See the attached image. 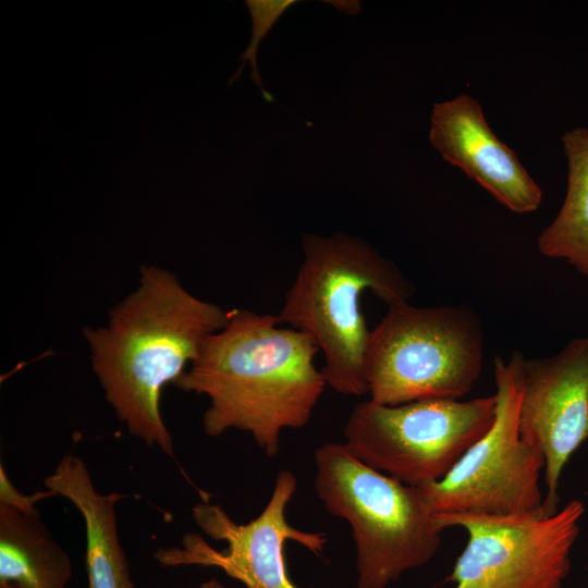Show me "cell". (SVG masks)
<instances>
[{"label": "cell", "instance_id": "obj_15", "mask_svg": "<svg viewBox=\"0 0 588 588\" xmlns=\"http://www.w3.org/2000/svg\"><path fill=\"white\" fill-rule=\"evenodd\" d=\"M294 3L295 0H247L245 1L252 17V37L246 50L240 56L242 63L234 75L230 78L229 84H233L237 79L245 66L246 61L252 65V81L260 87L265 99L271 100V97L266 94L261 84L257 66V51L262 38L267 36L273 24L279 17Z\"/></svg>", "mask_w": 588, "mask_h": 588}, {"label": "cell", "instance_id": "obj_6", "mask_svg": "<svg viewBox=\"0 0 588 588\" xmlns=\"http://www.w3.org/2000/svg\"><path fill=\"white\" fill-rule=\"evenodd\" d=\"M495 395L356 404L344 427V444L359 461L409 486L441 480L491 427Z\"/></svg>", "mask_w": 588, "mask_h": 588}, {"label": "cell", "instance_id": "obj_7", "mask_svg": "<svg viewBox=\"0 0 588 588\" xmlns=\"http://www.w3.org/2000/svg\"><path fill=\"white\" fill-rule=\"evenodd\" d=\"M526 358L495 357L497 408L491 427L437 482L420 486L438 514L520 515L542 512V453L519 431L518 412Z\"/></svg>", "mask_w": 588, "mask_h": 588}, {"label": "cell", "instance_id": "obj_3", "mask_svg": "<svg viewBox=\"0 0 588 588\" xmlns=\"http://www.w3.org/2000/svg\"><path fill=\"white\" fill-rule=\"evenodd\" d=\"M304 260L277 316L309 335L323 354L327 385L343 395L368 393L365 357L370 331L360 307L371 291L388 307L407 302L413 286L367 241L336 232L302 234Z\"/></svg>", "mask_w": 588, "mask_h": 588}, {"label": "cell", "instance_id": "obj_13", "mask_svg": "<svg viewBox=\"0 0 588 588\" xmlns=\"http://www.w3.org/2000/svg\"><path fill=\"white\" fill-rule=\"evenodd\" d=\"M72 576L66 551L40 519L0 505V583L23 588H65Z\"/></svg>", "mask_w": 588, "mask_h": 588}, {"label": "cell", "instance_id": "obj_9", "mask_svg": "<svg viewBox=\"0 0 588 588\" xmlns=\"http://www.w3.org/2000/svg\"><path fill=\"white\" fill-rule=\"evenodd\" d=\"M296 486L293 473L281 470L267 505L247 524H236L219 504H196L192 510L195 524L211 539L224 541L225 549L216 550L200 535L189 532L180 547L160 548L154 558L162 566L219 567L246 588H297L287 575L285 542L295 541L319 554L327 538L323 532L302 531L287 523L285 509Z\"/></svg>", "mask_w": 588, "mask_h": 588}, {"label": "cell", "instance_id": "obj_2", "mask_svg": "<svg viewBox=\"0 0 588 588\" xmlns=\"http://www.w3.org/2000/svg\"><path fill=\"white\" fill-rule=\"evenodd\" d=\"M318 352L309 335L281 327L277 316L235 308L172 384L209 399L203 415L208 437L249 432L273 457L281 431L304 427L327 385L315 365Z\"/></svg>", "mask_w": 588, "mask_h": 588}, {"label": "cell", "instance_id": "obj_18", "mask_svg": "<svg viewBox=\"0 0 588 588\" xmlns=\"http://www.w3.org/2000/svg\"><path fill=\"white\" fill-rule=\"evenodd\" d=\"M0 588H23V587L15 583L3 581V583H0Z\"/></svg>", "mask_w": 588, "mask_h": 588}, {"label": "cell", "instance_id": "obj_5", "mask_svg": "<svg viewBox=\"0 0 588 588\" xmlns=\"http://www.w3.org/2000/svg\"><path fill=\"white\" fill-rule=\"evenodd\" d=\"M482 360V326L470 307L390 306L369 335V400L383 405L461 400L478 380Z\"/></svg>", "mask_w": 588, "mask_h": 588}, {"label": "cell", "instance_id": "obj_14", "mask_svg": "<svg viewBox=\"0 0 588 588\" xmlns=\"http://www.w3.org/2000/svg\"><path fill=\"white\" fill-rule=\"evenodd\" d=\"M567 160L563 204L539 234L537 247L549 258L565 259L588 277V128H572L562 136Z\"/></svg>", "mask_w": 588, "mask_h": 588}, {"label": "cell", "instance_id": "obj_16", "mask_svg": "<svg viewBox=\"0 0 588 588\" xmlns=\"http://www.w3.org/2000/svg\"><path fill=\"white\" fill-rule=\"evenodd\" d=\"M51 490H37L33 494L21 493L10 481L5 469L0 465V505H5L29 515H38L40 512L35 504L44 499L54 497Z\"/></svg>", "mask_w": 588, "mask_h": 588}, {"label": "cell", "instance_id": "obj_1", "mask_svg": "<svg viewBox=\"0 0 588 588\" xmlns=\"http://www.w3.org/2000/svg\"><path fill=\"white\" fill-rule=\"evenodd\" d=\"M229 310L189 293L170 270L143 265L137 286L108 311L107 323L85 327L91 369L128 432L173 455L162 418L163 388L198 356Z\"/></svg>", "mask_w": 588, "mask_h": 588}, {"label": "cell", "instance_id": "obj_4", "mask_svg": "<svg viewBox=\"0 0 588 588\" xmlns=\"http://www.w3.org/2000/svg\"><path fill=\"white\" fill-rule=\"evenodd\" d=\"M315 465L319 500L352 528L358 588H385L436 555L444 529L419 487L366 465L344 443L320 445Z\"/></svg>", "mask_w": 588, "mask_h": 588}, {"label": "cell", "instance_id": "obj_17", "mask_svg": "<svg viewBox=\"0 0 588 588\" xmlns=\"http://www.w3.org/2000/svg\"><path fill=\"white\" fill-rule=\"evenodd\" d=\"M199 588H225L218 579L211 578L200 584Z\"/></svg>", "mask_w": 588, "mask_h": 588}, {"label": "cell", "instance_id": "obj_12", "mask_svg": "<svg viewBox=\"0 0 588 588\" xmlns=\"http://www.w3.org/2000/svg\"><path fill=\"white\" fill-rule=\"evenodd\" d=\"M45 487L69 500L83 517L89 588H134L120 543L115 504L126 495L97 491L85 462L65 454L45 478Z\"/></svg>", "mask_w": 588, "mask_h": 588}, {"label": "cell", "instance_id": "obj_10", "mask_svg": "<svg viewBox=\"0 0 588 588\" xmlns=\"http://www.w3.org/2000/svg\"><path fill=\"white\" fill-rule=\"evenodd\" d=\"M518 422L522 437L543 455L542 513L552 515L561 474L588 439V338L573 339L551 357L525 360Z\"/></svg>", "mask_w": 588, "mask_h": 588}, {"label": "cell", "instance_id": "obj_8", "mask_svg": "<svg viewBox=\"0 0 588 588\" xmlns=\"http://www.w3.org/2000/svg\"><path fill=\"white\" fill-rule=\"evenodd\" d=\"M584 513L572 500L552 515L438 514L443 529L467 534L448 579L454 588H561Z\"/></svg>", "mask_w": 588, "mask_h": 588}, {"label": "cell", "instance_id": "obj_11", "mask_svg": "<svg viewBox=\"0 0 588 588\" xmlns=\"http://www.w3.org/2000/svg\"><path fill=\"white\" fill-rule=\"evenodd\" d=\"M430 122L431 146L500 204L516 213H529L540 206V186L492 131L475 98L461 94L434 103Z\"/></svg>", "mask_w": 588, "mask_h": 588}]
</instances>
